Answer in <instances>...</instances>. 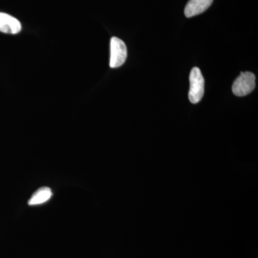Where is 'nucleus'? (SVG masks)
<instances>
[{"label":"nucleus","instance_id":"nucleus-5","mask_svg":"<svg viewBox=\"0 0 258 258\" xmlns=\"http://www.w3.org/2000/svg\"><path fill=\"white\" fill-rule=\"evenodd\" d=\"M213 0H189L185 7V16L191 18L202 14L211 6Z\"/></svg>","mask_w":258,"mask_h":258},{"label":"nucleus","instance_id":"nucleus-1","mask_svg":"<svg viewBox=\"0 0 258 258\" xmlns=\"http://www.w3.org/2000/svg\"><path fill=\"white\" fill-rule=\"evenodd\" d=\"M190 88L189 99L191 103H198L205 93V79L201 71L195 67L191 69L189 75Z\"/></svg>","mask_w":258,"mask_h":258},{"label":"nucleus","instance_id":"nucleus-6","mask_svg":"<svg viewBox=\"0 0 258 258\" xmlns=\"http://www.w3.org/2000/svg\"><path fill=\"white\" fill-rule=\"evenodd\" d=\"M52 193L50 188L41 187L37 190L29 200V205H38L46 203L52 197Z\"/></svg>","mask_w":258,"mask_h":258},{"label":"nucleus","instance_id":"nucleus-2","mask_svg":"<svg viewBox=\"0 0 258 258\" xmlns=\"http://www.w3.org/2000/svg\"><path fill=\"white\" fill-rule=\"evenodd\" d=\"M255 88V76L251 72H241L240 76L232 85V92L235 96H245Z\"/></svg>","mask_w":258,"mask_h":258},{"label":"nucleus","instance_id":"nucleus-3","mask_svg":"<svg viewBox=\"0 0 258 258\" xmlns=\"http://www.w3.org/2000/svg\"><path fill=\"white\" fill-rule=\"evenodd\" d=\"M127 58V47L125 42L116 37L111 40L110 67L116 69L124 64Z\"/></svg>","mask_w":258,"mask_h":258},{"label":"nucleus","instance_id":"nucleus-4","mask_svg":"<svg viewBox=\"0 0 258 258\" xmlns=\"http://www.w3.org/2000/svg\"><path fill=\"white\" fill-rule=\"evenodd\" d=\"M20 21L6 13H0V32L7 34H18L21 31Z\"/></svg>","mask_w":258,"mask_h":258}]
</instances>
